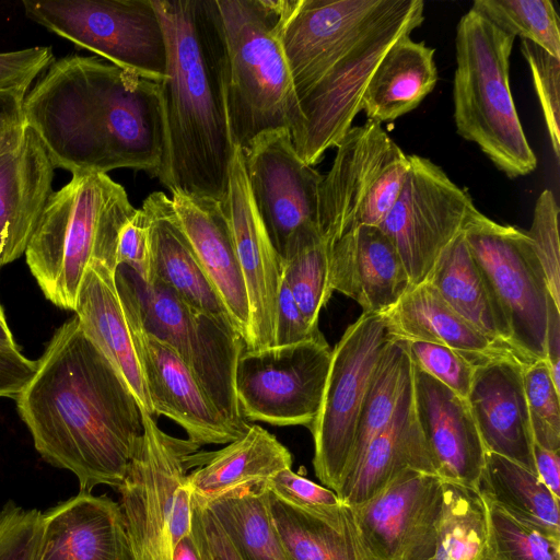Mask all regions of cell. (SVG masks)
Returning a JSON list of instances; mask_svg holds the SVG:
<instances>
[{
    "instance_id": "6da1fadb",
    "label": "cell",
    "mask_w": 560,
    "mask_h": 560,
    "mask_svg": "<svg viewBox=\"0 0 560 560\" xmlns=\"http://www.w3.org/2000/svg\"><path fill=\"white\" fill-rule=\"evenodd\" d=\"M15 398L40 456L78 478L80 491L119 488L143 435V412L74 315L52 335Z\"/></svg>"
},
{
    "instance_id": "7a4b0ae2",
    "label": "cell",
    "mask_w": 560,
    "mask_h": 560,
    "mask_svg": "<svg viewBox=\"0 0 560 560\" xmlns=\"http://www.w3.org/2000/svg\"><path fill=\"white\" fill-rule=\"evenodd\" d=\"M166 42L159 83L164 152L159 180L172 194L221 203L235 150L226 113V51L217 0H151Z\"/></svg>"
},
{
    "instance_id": "3957f363",
    "label": "cell",
    "mask_w": 560,
    "mask_h": 560,
    "mask_svg": "<svg viewBox=\"0 0 560 560\" xmlns=\"http://www.w3.org/2000/svg\"><path fill=\"white\" fill-rule=\"evenodd\" d=\"M137 209L107 174H74L52 192L26 247V264L45 298L73 311L92 261L116 271L121 229Z\"/></svg>"
},
{
    "instance_id": "277c9868",
    "label": "cell",
    "mask_w": 560,
    "mask_h": 560,
    "mask_svg": "<svg viewBox=\"0 0 560 560\" xmlns=\"http://www.w3.org/2000/svg\"><path fill=\"white\" fill-rule=\"evenodd\" d=\"M226 51V113L234 145L288 129L295 141L303 115L280 33L294 0H217Z\"/></svg>"
},
{
    "instance_id": "5b68a950",
    "label": "cell",
    "mask_w": 560,
    "mask_h": 560,
    "mask_svg": "<svg viewBox=\"0 0 560 560\" xmlns=\"http://www.w3.org/2000/svg\"><path fill=\"white\" fill-rule=\"evenodd\" d=\"M514 40L470 8L456 27L453 83L457 133L475 142L511 178L528 175L537 166L510 86Z\"/></svg>"
},
{
    "instance_id": "8992f818",
    "label": "cell",
    "mask_w": 560,
    "mask_h": 560,
    "mask_svg": "<svg viewBox=\"0 0 560 560\" xmlns=\"http://www.w3.org/2000/svg\"><path fill=\"white\" fill-rule=\"evenodd\" d=\"M115 282L125 313L179 355L219 412L244 433L250 424L241 413L234 376L246 348L233 326L192 308L154 278L142 281L125 265L116 268Z\"/></svg>"
},
{
    "instance_id": "52a82bcc",
    "label": "cell",
    "mask_w": 560,
    "mask_h": 560,
    "mask_svg": "<svg viewBox=\"0 0 560 560\" xmlns=\"http://www.w3.org/2000/svg\"><path fill=\"white\" fill-rule=\"evenodd\" d=\"M143 425V435L118 488L119 504L135 559L173 560L176 545L192 525L187 475L191 455L200 446L168 435L145 412Z\"/></svg>"
},
{
    "instance_id": "ba28073f",
    "label": "cell",
    "mask_w": 560,
    "mask_h": 560,
    "mask_svg": "<svg viewBox=\"0 0 560 560\" xmlns=\"http://www.w3.org/2000/svg\"><path fill=\"white\" fill-rule=\"evenodd\" d=\"M336 148L318 206V229L330 247L360 226H380L409 170V155L376 121L352 126Z\"/></svg>"
},
{
    "instance_id": "9c48e42d",
    "label": "cell",
    "mask_w": 560,
    "mask_h": 560,
    "mask_svg": "<svg viewBox=\"0 0 560 560\" xmlns=\"http://www.w3.org/2000/svg\"><path fill=\"white\" fill-rule=\"evenodd\" d=\"M25 15L74 46L161 82L166 42L151 0H24Z\"/></svg>"
},
{
    "instance_id": "30bf717a",
    "label": "cell",
    "mask_w": 560,
    "mask_h": 560,
    "mask_svg": "<svg viewBox=\"0 0 560 560\" xmlns=\"http://www.w3.org/2000/svg\"><path fill=\"white\" fill-rule=\"evenodd\" d=\"M463 234L506 317L515 353L525 365L545 360L551 296L526 232L499 224L478 210Z\"/></svg>"
},
{
    "instance_id": "8fae6325",
    "label": "cell",
    "mask_w": 560,
    "mask_h": 560,
    "mask_svg": "<svg viewBox=\"0 0 560 560\" xmlns=\"http://www.w3.org/2000/svg\"><path fill=\"white\" fill-rule=\"evenodd\" d=\"M388 340L382 314L362 313L331 350L322 405L310 430L316 477L336 494L351 463L371 374Z\"/></svg>"
},
{
    "instance_id": "7c38bea8",
    "label": "cell",
    "mask_w": 560,
    "mask_h": 560,
    "mask_svg": "<svg viewBox=\"0 0 560 560\" xmlns=\"http://www.w3.org/2000/svg\"><path fill=\"white\" fill-rule=\"evenodd\" d=\"M331 350L322 332L294 345L245 349L234 376L243 418L310 428L322 405Z\"/></svg>"
},
{
    "instance_id": "4fadbf2b",
    "label": "cell",
    "mask_w": 560,
    "mask_h": 560,
    "mask_svg": "<svg viewBox=\"0 0 560 560\" xmlns=\"http://www.w3.org/2000/svg\"><path fill=\"white\" fill-rule=\"evenodd\" d=\"M424 20L422 0H405L401 8L363 38L300 98L303 128L294 148L313 166L336 148L361 110L368 82L386 51L411 35Z\"/></svg>"
},
{
    "instance_id": "5bb4252c",
    "label": "cell",
    "mask_w": 560,
    "mask_h": 560,
    "mask_svg": "<svg viewBox=\"0 0 560 560\" xmlns=\"http://www.w3.org/2000/svg\"><path fill=\"white\" fill-rule=\"evenodd\" d=\"M477 211L469 194L439 165L409 155L402 188L378 228L396 248L410 287L427 280L440 255Z\"/></svg>"
},
{
    "instance_id": "9a60e30c",
    "label": "cell",
    "mask_w": 560,
    "mask_h": 560,
    "mask_svg": "<svg viewBox=\"0 0 560 560\" xmlns=\"http://www.w3.org/2000/svg\"><path fill=\"white\" fill-rule=\"evenodd\" d=\"M405 0H295L281 44L299 101Z\"/></svg>"
},
{
    "instance_id": "2e32d148",
    "label": "cell",
    "mask_w": 560,
    "mask_h": 560,
    "mask_svg": "<svg viewBox=\"0 0 560 560\" xmlns=\"http://www.w3.org/2000/svg\"><path fill=\"white\" fill-rule=\"evenodd\" d=\"M242 151L253 203L281 259L301 232L318 228L323 176L300 158L288 129L264 132Z\"/></svg>"
},
{
    "instance_id": "e0dca14e",
    "label": "cell",
    "mask_w": 560,
    "mask_h": 560,
    "mask_svg": "<svg viewBox=\"0 0 560 560\" xmlns=\"http://www.w3.org/2000/svg\"><path fill=\"white\" fill-rule=\"evenodd\" d=\"M108 172L144 171L158 177L164 152L160 84L106 60L100 66Z\"/></svg>"
},
{
    "instance_id": "ac0fdd59",
    "label": "cell",
    "mask_w": 560,
    "mask_h": 560,
    "mask_svg": "<svg viewBox=\"0 0 560 560\" xmlns=\"http://www.w3.org/2000/svg\"><path fill=\"white\" fill-rule=\"evenodd\" d=\"M249 302L248 350L273 346L281 259L275 250L250 196L243 151L235 145L229 190L222 203Z\"/></svg>"
},
{
    "instance_id": "d6986e66",
    "label": "cell",
    "mask_w": 560,
    "mask_h": 560,
    "mask_svg": "<svg viewBox=\"0 0 560 560\" xmlns=\"http://www.w3.org/2000/svg\"><path fill=\"white\" fill-rule=\"evenodd\" d=\"M125 315L153 417L172 419L199 446L228 444L241 436L243 433L219 412L179 355L144 331L132 316Z\"/></svg>"
},
{
    "instance_id": "ffe728a7",
    "label": "cell",
    "mask_w": 560,
    "mask_h": 560,
    "mask_svg": "<svg viewBox=\"0 0 560 560\" xmlns=\"http://www.w3.org/2000/svg\"><path fill=\"white\" fill-rule=\"evenodd\" d=\"M411 390L416 419L436 475L443 481L478 489L487 451L467 399L413 362Z\"/></svg>"
},
{
    "instance_id": "44dd1931",
    "label": "cell",
    "mask_w": 560,
    "mask_h": 560,
    "mask_svg": "<svg viewBox=\"0 0 560 560\" xmlns=\"http://www.w3.org/2000/svg\"><path fill=\"white\" fill-rule=\"evenodd\" d=\"M443 480L406 469L363 503L352 506L366 546L376 560H402L435 522Z\"/></svg>"
},
{
    "instance_id": "7402d4cb",
    "label": "cell",
    "mask_w": 560,
    "mask_h": 560,
    "mask_svg": "<svg viewBox=\"0 0 560 560\" xmlns=\"http://www.w3.org/2000/svg\"><path fill=\"white\" fill-rule=\"evenodd\" d=\"M524 365L513 353H502L476 365L466 399L486 451L536 474Z\"/></svg>"
},
{
    "instance_id": "603a6c76",
    "label": "cell",
    "mask_w": 560,
    "mask_h": 560,
    "mask_svg": "<svg viewBox=\"0 0 560 560\" xmlns=\"http://www.w3.org/2000/svg\"><path fill=\"white\" fill-rule=\"evenodd\" d=\"M33 560H136L120 504L80 491L50 509Z\"/></svg>"
},
{
    "instance_id": "cb8c5ba5",
    "label": "cell",
    "mask_w": 560,
    "mask_h": 560,
    "mask_svg": "<svg viewBox=\"0 0 560 560\" xmlns=\"http://www.w3.org/2000/svg\"><path fill=\"white\" fill-rule=\"evenodd\" d=\"M55 170L34 130L25 127L19 144L0 155V262L20 258L52 195Z\"/></svg>"
},
{
    "instance_id": "d4e9b609",
    "label": "cell",
    "mask_w": 560,
    "mask_h": 560,
    "mask_svg": "<svg viewBox=\"0 0 560 560\" xmlns=\"http://www.w3.org/2000/svg\"><path fill=\"white\" fill-rule=\"evenodd\" d=\"M172 203L196 258L246 345L249 334L248 295L222 203L182 192L172 194Z\"/></svg>"
},
{
    "instance_id": "484cf974",
    "label": "cell",
    "mask_w": 560,
    "mask_h": 560,
    "mask_svg": "<svg viewBox=\"0 0 560 560\" xmlns=\"http://www.w3.org/2000/svg\"><path fill=\"white\" fill-rule=\"evenodd\" d=\"M330 287L353 299L363 313L383 314L410 287L400 257L378 226H360L330 248Z\"/></svg>"
},
{
    "instance_id": "4316f807",
    "label": "cell",
    "mask_w": 560,
    "mask_h": 560,
    "mask_svg": "<svg viewBox=\"0 0 560 560\" xmlns=\"http://www.w3.org/2000/svg\"><path fill=\"white\" fill-rule=\"evenodd\" d=\"M141 209L149 224L151 278L162 282L192 308L232 325L179 226L172 199L162 191H154L143 200Z\"/></svg>"
},
{
    "instance_id": "83f0119b",
    "label": "cell",
    "mask_w": 560,
    "mask_h": 560,
    "mask_svg": "<svg viewBox=\"0 0 560 560\" xmlns=\"http://www.w3.org/2000/svg\"><path fill=\"white\" fill-rule=\"evenodd\" d=\"M74 313L83 330L121 376L142 411L153 417L114 271L98 261L90 264L81 282Z\"/></svg>"
},
{
    "instance_id": "f1b7e54d",
    "label": "cell",
    "mask_w": 560,
    "mask_h": 560,
    "mask_svg": "<svg viewBox=\"0 0 560 560\" xmlns=\"http://www.w3.org/2000/svg\"><path fill=\"white\" fill-rule=\"evenodd\" d=\"M187 485L201 502L218 499L235 489L265 485L279 471L292 467V455L275 435L258 424L221 450L194 453Z\"/></svg>"
},
{
    "instance_id": "f546056e",
    "label": "cell",
    "mask_w": 560,
    "mask_h": 560,
    "mask_svg": "<svg viewBox=\"0 0 560 560\" xmlns=\"http://www.w3.org/2000/svg\"><path fill=\"white\" fill-rule=\"evenodd\" d=\"M406 469L436 475L416 419L411 380L390 421L370 442L358 467L337 495L342 503L357 506Z\"/></svg>"
},
{
    "instance_id": "4dcf8cb0",
    "label": "cell",
    "mask_w": 560,
    "mask_h": 560,
    "mask_svg": "<svg viewBox=\"0 0 560 560\" xmlns=\"http://www.w3.org/2000/svg\"><path fill=\"white\" fill-rule=\"evenodd\" d=\"M382 316L390 339L446 346L475 366L492 357L513 353L477 331L428 281L409 287Z\"/></svg>"
},
{
    "instance_id": "1f68e13d",
    "label": "cell",
    "mask_w": 560,
    "mask_h": 560,
    "mask_svg": "<svg viewBox=\"0 0 560 560\" xmlns=\"http://www.w3.org/2000/svg\"><path fill=\"white\" fill-rule=\"evenodd\" d=\"M268 503L290 560H376L364 541L352 506L341 502L325 513L314 514L287 503L269 490Z\"/></svg>"
},
{
    "instance_id": "d6a6232c",
    "label": "cell",
    "mask_w": 560,
    "mask_h": 560,
    "mask_svg": "<svg viewBox=\"0 0 560 560\" xmlns=\"http://www.w3.org/2000/svg\"><path fill=\"white\" fill-rule=\"evenodd\" d=\"M435 49L410 35L399 38L373 71L361 100L368 120L393 121L415 109L435 88Z\"/></svg>"
},
{
    "instance_id": "836d02e7",
    "label": "cell",
    "mask_w": 560,
    "mask_h": 560,
    "mask_svg": "<svg viewBox=\"0 0 560 560\" xmlns=\"http://www.w3.org/2000/svg\"><path fill=\"white\" fill-rule=\"evenodd\" d=\"M425 281L477 331L518 358L506 317L463 233L440 255Z\"/></svg>"
},
{
    "instance_id": "e575fe53",
    "label": "cell",
    "mask_w": 560,
    "mask_h": 560,
    "mask_svg": "<svg viewBox=\"0 0 560 560\" xmlns=\"http://www.w3.org/2000/svg\"><path fill=\"white\" fill-rule=\"evenodd\" d=\"M435 522L402 560H488L487 504L478 489L443 481Z\"/></svg>"
},
{
    "instance_id": "d590c367",
    "label": "cell",
    "mask_w": 560,
    "mask_h": 560,
    "mask_svg": "<svg viewBox=\"0 0 560 560\" xmlns=\"http://www.w3.org/2000/svg\"><path fill=\"white\" fill-rule=\"evenodd\" d=\"M478 490L510 516L560 539L559 500L536 474L501 455L487 452Z\"/></svg>"
},
{
    "instance_id": "8d00e7d4",
    "label": "cell",
    "mask_w": 560,
    "mask_h": 560,
    "mask_svg": "<svg viewBox=\"0 0 560 560\" xmlns=\"http://www.w3.org/2000/svg\"><path fill=\"white\" fill-rule=\"evenodd\" d=\"M197 501L214 517L242 560H290L271 518L265 485L242 487L211 501Z\"/></svg>"
},
{
    "instance_id": "74e56055",
    "label": "cell",
    "mask_w": 560,
    "mask_h": 560,
    "mask_svg": "<svg viewBox=\"0 0 560 560\" xmlns=\"http://www.w3.org/2000/svg\"><path fill=\"white\" fill-rule=\"evenodd\" d=\"M411 371L412 362L404 345L400 340L389 338L373 369L365 390L353 454L343 482L358 467L370 442L390 421L411 380Z\"/></svg>"
},
{
    "instance_id": "f35d334b",
    "label": "cell",
    "mask_w": 560,
    "mask_h": 560,
    "mask_svg": "<svg viewBox=\"0 0 560 560\" xmlns=\"http://www.w3.org/2000/svg\"><path fill=\"white\" fill-rule=\"evenodd\" d=\"M330 248L318 228L312 226L301 232L281 257L282 279L313 330H318L319 313L334 292Z\"/></svg>"
},
{
    "instance_id": "ab89813d",
    "label": "cell",
    "mask_w": 560,
    "mask_h": 560,
    "mask_svg": "<svg viewBox=\"0 0 560 560\" xmlns=\"http://www.w3.org/2000/svg\"><path fill=\"white\" fill-rule=\"evenodd\" d=\"M471 9L504 33L529 40L560 59V21L549 0H476Z\"/></svg>"
},
{
    "instance_id": "60d3db41",
    "label": "cell",
    "mask_w": 560,
    "mask_h": 560,
    "mask_svg": "<svg viewBox=\"0 0 560 560\" xmlns=\"http://www.w3.org/2000/svg\"><path fill=\"white\" fill-rule=\"evenodd\" d=\"M486 504L488 560H560V539L518 522L490 502Z\"/></svg>"
},
{
    "instance_id": "b9f144b4",
    "label": "cell",
    "mask_w": 560,
    "mask_h": 560,
    "mask_svg": "<svg viewBox=\"0 0 560 560\" xmlns=\"http://www.w3.org/2000/svg\"><path fill=\"white\" fill-rule=\"evenodd\" d=\"M523 381L534 444L560 452V392L546 361L524 365Z\"/></svg>"
},
{
    "instance_id": "7bdbcfd3",
    "label": "cell",
    "mask_w": 560,
    "mask_h": 560,
    "mask_svg": "<svg viewBox=\"0 0 560 560\" xmlns=\"http://www.w3.org/2000/svg\"><path fill=\"white\" fill-rule=\"evenodd\" d=\"M559 212L553 192L542 190L535 202L532 225L525 232L546 275L549 294L560 307Z\"/></svg>"
},
{
    "instance_id": "ee69618b",
    "label": "cell",
    "mask_w": 560,
    "mask_h": 560,
    "mask_svg": "<svg viewBox=\"0 0 560 560\" xmlns=\"http://www.w3.org/2000/svg\"><path fill=\"white\" fill-rule=\"evenodd\" d=\"M521 51L529 67L553 153L559 159L560 59L526 39L521 40Z\"/></svg>"
},
{
    "instance_id": "f6af8a7d",
    "label": "cell",
    "mask_w": 560,
    "mask_h": 560,
    "mask_svg": "<svg viewBox=\"0 0 560 560\" xmlns=\"http://www.w3.org/2000/svg\"><path fill=\"white\" fill-rule=\"evenodd\" d=\"M410 360L423 372L463 398H467L475 371L454 349L425 341L400 340Z\"/></svg>"
},
{
    "instance_id": "bcb514c9",
    "label": "cell",
    "mask_w": 560,
    "mask_h": 560,
    "mask_svg": "<svg viewBox=\"0 0 560 560\" xmlns=\"http://www.w3.org/2000/svg\"><path fill=\"white\" fill-rule=\"evenodd\" d=\"M43 526V513L13 502L0 511V560H33Z\"/></svg>"
},
{
    "instance_id": "7dc6e473",
    "label": "cell",
    "mask_w": 560,
    "mask_h": 560,
    "mask_svg": "<svg viewBox=\"0 0 560 560\" xmlns=\"http://www.w3.org/2000/svg\"><path fill=\"white\" fill-rule=\"evenodd\" d=\"M266 488L287 503L308 513L320 514L341 503L335 491L287 468L266 483Z\"/></svg>"
},
{
    "instance_id": "c3c4849f",
    "label": "cell",
    "mask_w": 560,
    "mask_h": 560,
    "mask_svg": "<svg viewBox=\"0 0 560 560\" xmlns=\"http://www.w3.org/2000/svg\"><path fill=\"white\" fill-rule=\"evenodd\" d=\"M54 60L49 46L0 52V91L12 92L24 98L34 80Z\"/></svg>"
},
{
    "instance_id": "681fc988",
    "label": "cell",
    "mask_w": 560,
    "mask_h": 560,
    "mask_svg": "<svg viewBox=\"0 0 560 560\" xmlns=\"http://www.w3.org/2000/svg\"><path fill=\"white\" fill-rule=\"evenodd\" d=\"M117 267L125 265L142 281L151 279V250L149 224L140 208L120 231L117 245Z\"/></svg>"
},
{
    "instance_id": "f907efd6",
    "label": "cell",
    "mask_w": 560,
    "mask_h": 560,
    "mask_svg": "<svg viewBox=\"0 0 560 560\" xmlns=\"http://www.w3.org/2000/svg\"><path fill=\"white\" fill-rule=\"evenodd\" d=\"M304 319L289 287L281 278L275 326L273 346H289L310 339L317 334Z\"/></svg>"
},
{
    "instance_id": "816d5d0a",
    "label": "cell",
    "mask_w": 560,
    "mask_h": 560,
    "mask_svg": "<svg viewBox=\"0 0 560 560\" xmlns=\"http://www.w3.org/2000/svg\"><path fill=\"white\" fill-rule=\"evenodd\" d=\"M38 363L24 357L16 345L0 342V397L16 398L34 377Z\"/></svg>"
},
{
    "instance_id": "f5cc1de1",
    "label": "cell",
    "mask_w": 560,
    "mask_h": 560,
    "mask_svg": "<svg viewBox=\"0 0 560 560\" xmlns=\"http://www.w3.org/2000/svg\"><path fill=\"white\" fill-rule=\"evenodd\" d=\"M23 97L0 91V155L15 148L24 133Z\"/></svg>"
},
{
    "instance_id": "db71d44e",
    "label": "cell",
    "mask_w": 560,
    "mask_h": 560,
    "mask_svg": "<svg viewBox=\"0 0 560 560\" xmlns=\"http://www.w3.org/2000/svg\"><path fill=\"white\" fill-rule=\"evenodd\" d=\"M213 560H242L210 512L192 497Z\"/></svg>"
},
{
    "instance_id": "11a10c76",
    "label": "cell",
    "mask_w": 560,
    "mask_h": 560,
    "mask_svg": "<svg viewBox=\"0 0 560 560\" xmlns=\"http://www.w3.org/2000/svg\"><path fill=\"white\" fill-rule=\"evenodd\" d=\"M173 560H213L194 502L191 529L176 545Z\"/></svg>"
},
{
    "instance_id": "9f6ffc18",
    "label": "cell",
    "mask_w": 560,
    "mask_h": 560,
    "mask_svg": "<svg viewBox=\"0 0 560 560\" xmlns=\"http://www.w3.org/2000/svg\"><path fill=\"white\" fill-rule=\"evenodd\" d=\"M545 361L555 387L560 392V307L551 299L548 305Z\"/></svg>"
},
{
    "instance_id": "6f0895ef",
    "label": "cell",
    "mask_w": 560,
    "mask_h": 560,
    "mask_svg": "<svg viewBox=\"0 0 560 560\" xmlns=\"http://www.w3.org/2000/svg\"><path fill=\"white\" fill-rule=\"evenodd\" d=\"M535 472L542 485L560 499V456L559 452L542 448L536 444L533 447Z\"/></svg>"
},
{
    "instance_id": "680465c9",
    "label": "cell",
    "mask_w": 560,
    "mask_h": 560,
    "mask_svg": "<svg viewBox=\"0 0 560 560\" xmlns=\"http://www.w3.org/2000/svg\"><path fill=\"white\" fill-rule=\"evenodd\" d=\"M0 342L11 345V346L15 345L12 334H11V330L7 324L1 304H0Z\"/></svg>"
},
{
    "instance_id": "91938a15",
    "label": "cell",
    "mask_w": 560,
    "mask_h": 560,
    "mask_svg": "<svg viewBox=\"0 0 560 560\" xmlns=\"http://www.w3.org/2000/svg\"><path fill=\"white\" fill-rule=\"evenodd\" d=\"M1 267H2V265H1V262H0V269H1Z\"/></svg>"
}]
</instances>
